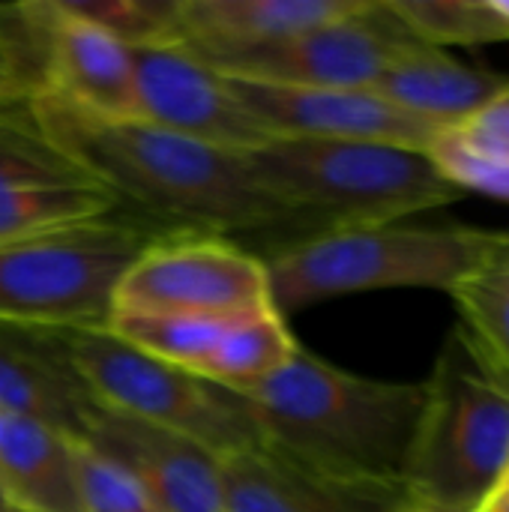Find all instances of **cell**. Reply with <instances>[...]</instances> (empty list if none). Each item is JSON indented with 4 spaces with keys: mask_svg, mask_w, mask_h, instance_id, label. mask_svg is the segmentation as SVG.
<instances>
[{
    "mask_svg": "<svg viewBox=\"0 0 509 512\" xmlns=\"http://www.w3.org/2000/svg\"><path fill=\"white\" fill-rule=\"evenodd\" d=\"M426 156L459 192H480L498 201H509V162L468 147L450 129L435 138Z\"/></svg>",
    "mask_w": 509,
    "mask_h": 512,
    "instance_id": "obj_25",
    "label": "cell"
},
{
    "mask_svg": "<svg viewBox=\"0 0 509 512\" xmlns=\"http://www.w3.org/2000/svg\"><path fill=\"white\" fill-rule=\"evenodd\" d=\"M39 132L120 204L171 231L252 234L279 228L285 243L300 225L255 177L246 153L210 147L141 117H102L45 90L30 96Z\"/></svg>",
    "mask_w": 509,
    "mask_h": 512,
    "instance_id": "obj_1",
    "label": "cell"
},
{
    "mask_svg": "<svg viewBox=\"0 0 509 512\" xmlns=\"http://www.w3.org/2000/svg\"><path fill=\"white\" fill-rule=\"evenodd\" d=\"M450 132L468 147L509 162V90L495 96L489 105H483L474 117H468Z\"/></svg>",
    "mask_w": 509,
    "mask_h": 512,
    "instance_id": "obj_26",
    "label": "cell"
},
{
    "mask_svg": "<svg viewBox=\"0 0 509 512\" xmlns=\"http://www.w3.org/2000/svg\"><path fill=\"white\" fill-rule=\"evenodd\" d=\"M501 489H509V471H507V477H504V483H501Z\"/></svg>",
    "mask_w": 509,
    "mask_h": 512,
    "instance_id": "obj_29",
    "label": "cell"
},
{
    "mask_svg": "<svg viewBox=\"0 0 509 512\" xmlns=\"http://www.w3.org/2000/svg\"><path fill=\"white\" fill-rule=\"evenodd\" d=\"M423 384L405 495L423 510L483 512L509 471V384L462 327L447 333Z\"/></svg>",
    "mask_w": 509,
    "mask_h": 512,
    "instance_id": "obj_5",
    "label": "cell"
},
{
    "mask_svg": "<svg viewBox=\"0 0 509 512\" xmlns=\"http://www.w3.org/2000/svg\"><path fill=\"white\" fill-rule=\"evenodd\" d=\"M0 512H9V510H6V504H3V501H0Z\"/></svg>",
    "mask_w": 509,
    "mask_h": 512,
    "instance_id": "obj_30",
    "label": "cell"
},
{
    "mask_svg": "<svg viewBox=\"0 0 509 512\" xmlns=\"http://www.w3.org/2000/svg\"><path fill=\"white\" fill-rule=\"evenodd\" d=\"M123 210L114 192L39 132L30 99L0 114V243L99 222Z\"/></svg>",
    "mask_w": 509,
    "mask_h": 512,
    "instance_id": "obj_10",
    "label": "cell"
},
{
    "mask_svg": "<svg viewBox=\"0 0 509 512\" xmlns=\"http://www.w3.org/2000/svg\"><path fill=\"white\" fill-rule=\"evenodd\" d=\"M483 512H509V489H498L492 501L483 507Z\"/></svg>",
    "mask_w": 509,
    "mask_h": 512,
    "instance_id": "obj_27",
    "label": "cell"
},
{
    "mask_svg": "<svg viewBox=\"0 0 509 512\" xmlns=\"http://www.w3.org/2000/svg\"><path fill=\"white\" fill-rule=\"evenodd\" d=\"M0 501L9 512H81L75 438L21 417L0 429Z\"/></svg>",
    "mask_w": 509,
    "mask_h": 512,
    "instance_id": "obj_18",
    "label": "cell"
},
{
    "mask_svg": "<svg viewBox=\"0 0 509 512\" xmlns=\"http://www.w3.org/2000/svg\"><path fill=\"white\" fill-rule=\"evenodd\" d=\"M297 348L300 342L294 339L288 321L273 306H264L228 321L210 360L207 381L234 393H246L276 375L297 354Z\"/></svg>",
    "mask_w": 509,
    "mask_h": 512,
    "instance_id": "obj_20",
    "label": "cell"
},
{
    "mask_svg": "<svg viewBox=\"0 0 509 512\" xmlns=\"http://www.w3.org/2000/svg\"><path fill=\"white\" fill-rule=\"evenodd\" d=\"M507 252V231L387 222L303 237L261 255V261L270 303L288 318L315 303L366 291L435 288L450 294Z\"/></svg>",
    "mask_w": 509,
    "mask_h": 512,
    "instance_id": "obj_3",
    "label": "cell"
},
{
    "mask_svg": "<svg viewBox=\"0 0 509 512\" xmlns=\"http://www.w3.org/2000/svg\"><path fill=\"white\" fill-rule=\"evenodd\" d=\"M3 420H6V417H3V414H0V429H3Z\"/></svg>",
    "mask_w": 509,
    "mask_h": 512,
    "instance_id": "obj_31",
    "label": "cell"
},
{
    "mask_svg": "<svg viewBox=\"0 0 509 512\" xmlns=\"http://www.w3.org/2000/svg\"><path fill=\"white\" fill-rule=\"evenodd\" d=\"M63 333L0 324V414L78 438L99 405L72 366Z\"/></svg>",
    "mask_w": 509,
    "mask_h": 512,
    "instance_id": "obj_16",
    "label": "cell"
},
{
    "mask_svg": "<svg viewBox=\"0 0 509 512\" xmlns=\"http://www.w3.org/2000/svg\"><path fill=\"white\" fill-rule=\"evenodd\" d=\"M399 21L429 48L509 42L507 18L492 0H387Z\"/></svg>",
    "mask_w": 509,
    "mask_h": 512,
    "instance_id": "obj_22",
    "label": "cell"
},
{
    "mask_svg": "<svg viewBox=\"0 0 509 512\" xmlns=\"http://www.w3.org/2000/svg\"><path fill=\"white\" fill-rule=\"evenodd\" d=\"M69 12L129 48L177 42V0H63Z\"/></svg>",
    "mask_w": 509,
    "mask_h": 512,
    "instance_id": "obj_23",
    "label": "cell"
},
{
    "mask_svg": "<svg viewBox=\"0 0 509 512\" xmlns=\"http://www.w3.org/2000/svg\"><path fill=\"white\" fill-rule=\"evenodd\" d=\"M228 81L270 138L366 141L426 153L444 132L363 87H288L231 75Z\"/></svg>",
    "mask_w": 509,
    "mask_h": 512,
    "instance_id": "obj_12",
    "label": "cell"
},
{
    "mask_svg": "<svg viewBox=\"0 0 509 512\" xmlns=\"http://www.w3.org/2000/svg\"><path fill=\"white\" fill-rule=\"evenodd\" d=\"M75 477L81 512H165L117 462L75 438Z\"/></svg>",
    "mask_w": 509,
    "mask_h": 512,
    "instance_id": "obj_24",
    "label": "cell"
},
{
    "mask_svg": "<svg viewBox=\"0 0 509 512\" xmlns=\"http://www.w3.org/2000/svg\"><path fill=\"white\" fill-rule=\"evenodd\" d=\"M399 512H435V510H423V507H417V504H411V501H408V504H405Z\"/></svg>",
    "mask_w": 509,
    "mask_h": 512,
    "instance_id": "obj_28",
    "label": "cell"
},
{
    "mask_svg": "<svg viewBox=\"0 0 509 512\" xmlns=\"http://www.w3.org/2000/svg\"><path fill=\"white\" fill-rule=\"evenodd\" d=\"M450 297L477 354L509 384V252L459 282Z\"/></svg>",
    "mask_w": 509,
    "mask_h": 512,
    "instance_id": "obj_21",
    "label": "cell"
},
{
    "mask_svg": "<svg viewBox=\"0 0 509 512\" xmlns=\"http://www.w3.org/2000/svg\"><path fill=\"white\" fill-rule=\"evenodd\" d=\"M366 0H177V42L207 63L354 15Z\"/></svg>",
    "mask_w": 509,
    "mask_h": 512,
    "instance_id": "obj_17",
    "label": "cell"
},
{
    "mask_svg": "<svg viewBox=\"0 0 509 512\" xmlns=\"http://www.w3.org/2000/svg\"><path fill=\"white\" fill-rule=\"evenodd\" d=\"M246 159L258 183L297 219L300 240L402 222L465 195L423 150L390 144L270 138Z\"/></svg>",
    "mask_w": 509,
    "mask_h": 512,
    "instance_id": "obj_4",
    "label": "cell"
},
{
    "mask_svg": "<svg viewBox=\"0 0 509 512\" xmlns=\"http://www.w3.org/2000/svg\"><path fill=\"white\" fill-rule=\"evenodd\" d=\"M168 231L123 210L99 222L0 243V324L60 333L108 327L120 279Z\"/></svg>",
    "mask_w": 509,
    "mask_h": 512,
    "instance_id": "obj_6",
    "label": "cell"
},
{
    "mask_svg": "<svg viewBox=\"0 0 509 512\" xmlns=\"http://www.w3.org/2000/svg\"><path fill=\"white\" fill-rule=\"evenodd\" d=\"M45 3V93L102 117H135L132 48L66 9Z\"/></svg>",
    "mask_w": 509,
    "mask_h": 512,
    "instance_id": "obj_15",
    "label": "cell"
},
{
    "mask_svg": "<svg viewBox=\"0 0 509 512\" xmlns=\"http://www.w3.org/2000/svg\"><path fill=\"white\" fill-rule=\"evenodd\" d=\"M78 441L126 468L165 512H225L222 459L192 438L99 405Z\"/></svg>",
    "mask_w": 509,
    "mask_h": 512,
    "instance_id": "obj_13",
    "label": "cell"
},
{
    "mask_svg": "<svg viewBox=\"0 0 509 512\" xmlns=\"http://www.w3.org/2000/svg\"><path fill=\"white\" fill-rule=\"evenodd\" d=\"M420 48L429 45H423L399 21L387 0H366L354 15L309 27L273 45H261L210 66L231 78L267 84L369 90L396 60Z\"/></svg>",
    "mask_w": 509,
    "mask_h": 512,
    "instance_id": "obj_9",
    "label": "cell"
},
{
    "mask_svg": "<svg viewBox=\"0 0 509 512\" xmlns=\"http://www.w3.org/2000/svg\"><path fill=\"white\" fill-rule=\"evenodd\" d=\"M63 339L96 405L192 438L219 459L261 444L240 393L144 354L108 327L66 330Z\"/></svg>",
    "mask_w": 509,
    "mask_h": 512,
    "instance_id": "obj_7",
    "label": "cell"
},
{
    "mask_svg": "<svg viewBox=\"0 0 509 512\" xmlns=\"http://www.w3.org/2000/svg\"><path fill=\"white\" fill-rule=\"evenodd\" d=\"M369 90L441 129H456L509 90V78L459 63L447 51L420 48L396 60Z\"/></svg>",
    "mask_w": 509,
    "mask_h": 512,
    "instance_id": "obj_19",
    "label": "cell"
},
{
    "mask_svg": "<svg viewBox=\"0 0 509 512\" xmlns=\"http://www.w3.org/2000/svg\"><path fill=\"white\" fill-rule=\"evenodd\" d=\"M240 396L261 444L339 480L405 489L426 384L363 378L300 345L276 375Z\"/></svg>",
    "mask_w": 509,
    "mask_h": 512,
    "instance_id": "obj_2",
    "label": "cell"
},
{
    "mask_svg": "<svg viewBox=\"0 0 509 512\" xmlns=\"http://www.w3.org/2000/svg\"><path fill=\"white\" fill-rule=\"evenodd\" d=\"M225 512H399L405 489L315 471L267 444L222 459Z\"/></svg>",
    "mask_w": 509,
    "mask_h": 512,
    "instance_id": "obj_14",
    "label": "cell"
},
{
    "mask_svg": "<svg viewBox=\"0 0 509 512\" xmlns=\"http://www.w3.org/2000/svg\"><path fill=\"white\" fill-rule=\"evenodd\" d=\"M135 117L183 138L249 153L270 141L234 93L228 75L180 42L132 48Z\"/></svg>",
    "mask_w": 509,
    "mask_h": 512,
    "instance_id": "obj_11",
    "label": "cell"
},
{
    "mask_svg": "<svg viewBox=\"0 0 509 512\" xmlns=\"http://www.w3.org/2000/svg\"><path fill=\"white\" fill-rule=\"evenodd\" d=\"M270 303L267 267L243 243L204 234H159L126 270L111 315L240 318Z\"/></svg>",
    "mask_w": 509,
    "mask_h": 512,
    "instance_id": "obj_8",
    "label": "cell"
}]
</instances>
